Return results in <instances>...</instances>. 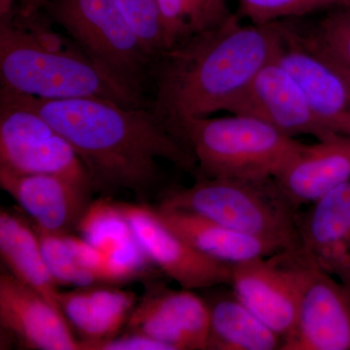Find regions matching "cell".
Returning <instances> with one entry per match:
<instances>
[{"mask_svg":"<svg viewBox=\"0 0 350 350\" xmlns=\"http://www.w3.org/2000/svg\"><path fill=\"white\" fill-rule=\"evenodd\" d=\"M19 94L72 146L89 172L93 192H129L148 204L165 189L160 159L199 176L194 156L151 103L128 107L100 98L44 100Z\"/></svg>","mask_w":350,"mask_h":350,"instance_id":"obj_1","label":"cell"},{"mask_svg":"<svg viewBox=\"0 0 350 350\" xmlns=\"http://www.w3.org/2000/svg\"><path fill=\"white\" fill-rule=\"evenodd\" d=\"M282 44L280 23L243 25L234 14L156 57L152 107L165 122L229 111Z\"/></svg>","mask_w":350,"mask_h":350,"instance_id":"obj_2","label":"cell"},{"mask_svg":"<svg viewBox=\"0 0 350 350\" xmlns=\"http://www.w3.org/2000/svg\"><path fill=\"white\" fill-rule=\"evenodd\" d=\"M159 206L197 214L219 224L266 239L284 250H299V209L273 177H197L189 187H165Z\"/></svg>","mask_w":350,"mask_h":350,"instance_id":"obj_3","label":"cell"},{"mask_svg":"<svg viewBox=\"0 0 350 350\" xmlns=\"http://www.w3.org/2000/svg\"><path fill=\"white\" fill-rule=\"evenodd\" d=\"M165 123L194 156L198 177H275L303 144L250 115L232 113L220 118H185Z\"/></svg>","mask_w":350,"mask_h":350,"instance_id":"obj_4","label":"cell"},{"mask_svg":"<svg viewBox=\"0 0 350 350\" xmlns=\"http://www.w3.org/2000/svg\"><path fill=\"white\" fill-rule=\"evenodd\" d=\"M0 84L44 100L100 98L128 107L150 105L120 86L84 53L39 47L10 17L0 20Z\"/></svg>","mask_w":350,"mask_h":350,"instance_id":"obj_5","label":"cell"},{"mask_svg":"<svg viewBox=\"0 0 350 350\" xmlns=\"http://www.w3.org/2000/svg\"><path fill=\"white\" fill-rule=\"evenodd\" d=\"M43 11L103 72L146 101L155 57L115 0H50Z\"/></svg>","mask_w":350,"mask_h":350,"instance_id":"obj_6","label":"cell"},{"mask_svg":"<svg viewBox=\"0 0 350 350\" xmlns=\"http://www.w3.org/2000/svg\"><path fill=\"white\" fill-rule=\"evenodd\" d=\"M0 172L59 175L93 190L89 172L68 140L19 94L2 88Z\"/></svg>","mask_w":350,"mask_h":350,"instance_id":"obj_7","label":"cell"},{"mask_svg":"<svg viewBox=\"0 0 350 350\" xmlns=\"http://www.w3.org/2000/svg\"><path fill=\"white\" fill-rule=\"evenodd\" d=\"M312 268L300 250H282L232 265L231 286L234 297L284 340Z\"/></svg>","mask_w":350,"mask_h":350,"instance_id":"obj_8","label":"cell"},{"mask_svg":"<svg viewBox=\"0 0 350 350\" xmlns=\"http://www.w3.org/2000/svg\"><path fill=\"white\" fill-rule=\"evenodd\" d=\"M133 236L154 265L187 290L231 285L232 265L202 254L170 229L149 204L118 202Z\"/></svg>","mask_w":350,"mask_h":350,"instance_id":"obj_9","label":"cell"},{"mask_svg":"<svg viewBox=\"0 0 350 350\" xmlns=\"http://www.w3.org/2000/svg\"><path fill=\"white\" fill-rule=\"evenodd\" d=\"M209 317L208 304L192 290L151 282L125 327L126 331L155 338L172 350H206Z\"/></svg>","mask_w":350,"mask_h":350,"instance_id":"obj_10","label":"cell"},{"mask_svg":"<svg viewBox=\"0 0 350 350\" xmlns=\"http://www.w3.org/2000/svg\"><path fill=\"white\" fill-rule=\"evenodd\" d=\"M275 59L300 85L313 114L333 135L350 137V84L330 61L306 46L288 21Z\"/></svg>","mask_w":350,"mask_h":350,"instance_id":"obj_11","label":"cell"},{"mask_svg":"<svg viewBox=\"0 0 350 350\" xmlns=\"http://www.w3.org/2000/svg\"><path fill=\"white\" fill-rule=\"evenodd\" d=\"M282 350H350V288L312 266Z\"/></svg>","mask_w":350,"mask_h":350,"instance_id":"obj_12","label":"cell"},{"mask_svg":"<svg viewBox=\"0 0 350 350\" xmlns=\"http://www.w3.org/2000/svg\"><path fill=\"white\" fill-rule=\"evenodd\" d=\"M229 112L256 117L290 137H336L319 123L300 85L276 59L258 72Z\"/></svg>","mask_w":350,"mask_h":350,"instance_id":"obj_13","label":"cell"},{"mask_svg":"<svg viewBox=\"0 0 350 350\" xmlns=\"http://www.w3.org/2000/svg\"><path fill=\"white\" fill-rule=\"evenodd\" d=\"M64 313L9 271L0 275L2 331L29 349L85 350Z\"/></svg>","mask_w":350,"mask_h":350,"instance_id":"obj_14","label":"cell"},{"mask_svg":"<svg viewBox=\"0 0 350 350\" xmlns=\"http://www.w3.org/2000/svg\"><path fill=\"white\" fill-rule=\"evenodd\" d=\"M297 228L306 261L350 288V180L299 211Z\"/></svg>","mask_w":350,"mask_h":350,"instance_id":"obj_15","label":"cell"},{"mask_svg":"<svg viewBox=\"0 0 350 350\" xmlns=\"http://www.w3.org/2000/svg\"><path fill=\"white\" fill-rule=\"evenodd\" d=\"M0 185L31 216L34 227L55 234L77 229L92 204V188L59 175L0 172Z\"/></svg>","mask_w":350,"mask_h":350,"instance_id":"obj_16","label":"cell"},{"mask_svg":"<svg viewBox=\"0 0 350 350\" xmlns=\"http://www.w3.org/2000/svg\"><path fill=\"white\" fill-rule=\"evenodd\" d=\"M273 178L296 208L310 206L350 180V137L301 144Z\"/></svg>","mask_w":350,"mask_h":350,"instance_id":"obj_17","label":"cell"},{"mask_svg":"<svg viewBox=\"0 0 350 350\" xmlns=\"http://www.w3.org/2000/svg\"><path fill=\"white\" fill-rule=\"evenodd\" d=\"M161 220L202 254L236 265L284 250L271 241L234 231L197 214L154 206Z\"/></svg>","mask_w":350,"mask_h":350,"instance_id":"obj_18","label":"cell"},{"mask_svg":"<svg viewBox=\"0 0 350 350\" xmlns=\"http://www.w3.org/2000/svg\"><path fill=\"white\" fill-rule=\"evenodd\" d=\"M59 305L82 342L91 344L116 337L126 326L137 300L131 291L91 285L59 292Z\"/></svg>","mask_w":350,"mask_h":350,"instance_id":"obj_19","label":"cell"},{"mask_svg":"<svg viewBox=\"0 0 350 350\" xmlns=\"http://www.w3.org/2000/svg\"><path fill=\"white\" fill-rule=\"evenodd\" d=\"M0 256L16 278L63 312L57 284L46 264L38 232L24 219L4 208L0 211Z\"/></svg>","mask_w":350,"mask_h":350,"instance_id":"obj_20","label":"cell"},{"mask_svg":"<svg viewBox=\"0 0 350 350\" xmlns=\"http://www.w3.org/2000/svg\"><path fill=\"white\" fill-rule=\"evenodd\" d=\"M208 306L207 350H282V338L234 295Z\"/></svg>","mask_w":350,"mask_h":350,"instance_id":"obj_21","label":"cell"},{"mask_svg":"<svg viewBox=\"0 0 350 350\" xmlns=\"http://www.w3.org/2000/svg\"><path fill=\"white\" fill-rule=\"evenodd\" d=\"M167 49L225 24L234 15L227 0H157Z\"/></svg>","mask_w":350,"mask_h":350,"instance_id":"obj_22","label":"cell"},{"mask_svg":"<svg viewBox=\"0 0 350 350\" xmlns=\"http://www.w3.org/2000/svg\"><path fill=\"white\" fill-rule=\"evenodd\" d=\"M288 23L310 49L350 69V6L327 11L310 27H301L295 20Z\"/></svg>","mask_w":350,"mask_h":350,"instance_id":"obj_23","label":"cell"},{"mask_svg":"<svg viewBox=\"0 0 350 350\" xmlns=\"http://www.w3.org/2000/svg\"><path fill=\"white\" fill-rule=\"evenodd\" d=\"M77 230L85 241L98 248L103 255L135 238L117 204H109L105 200L90 204Z\"/></svg>","mask_w":350,"mask_h":350,"instance_id":"obj_24","label":"cell"},{"mask_svg":"<svg viewBox=\"0 0 350 350\" xmlns=\"http://www.w3.org/2000/svg\"><path fill=\"white\" fill-rule=\"evenodd\" d=\"M239 12L250 24L299 20L310 14L350 6V0H238Z\"/></svg>","mask_w":350,"mask_h":350,"instance_id":"obj_25","label":"cell"},{"mask_svg":"<svg viewBox=\"0 0 350 350\" xmlns=\"http://www.w3.org/2000/svg\"><path fill=\"white\" fill-rule=\"evenodd\" d=\"M40 239L44 258L57 285L85 287L98 284L96 275L83 268L68 239V234H55L34 227Z\"/></svg>","mask_w":350,"mask_h":350,"instance_id":"obj_26","label":"cell"},{"mask_svg":"<svg viewBox=\"0 0 350 350\" xmlns=\"http://www.w3.org/2000/svg\"><path fill=\"white\" fill-rule=\"evenodd\" d=\"M154 57L167 50L157 0H115Z\"/></svg>","mask_w":350,"mask_h":350,"instance_id":"obj_27","label":"cell"},{"mask_svg":"<svg viewBox=\"0 0 350 350\" xmlns=\"http://www.w3.org/2000/svg\"><path fill=\"white\" fill-rule=\"evenodd\" d=\"M14 24L23 29L39 47L51 53L83 52L75 41L64 36L52 27L49 18L40 11L29 18H19L11 15ZM84 53V52H83ZM85 54V53H84Z\"/></svg>","mask_w":350,"mask_h":350,"instance_id":"obj_28","label":"cell"},{"mask_svg":"<svg viewBox=\"0 0 350 350\" xmlns=\"http://www.w3.org/2000/svg\"><path fill=\"white\" fill-rule=\"evenodd\" d=\"M84 347L85 350H172L167 345L155 338L129 331L118 338L91 344L84 342Z\"/></svg>","mask_w":350,"mask_h":350,"instance_id":"obj_29","label":"cell"},{"mask_svg":"<svg viewBox=\"0 0 350 350\" xmlns=\"http://www.w3.org/2000/svg\"><path fill=\"white\" fill-rule=\"evenodd\" d=\"M50 0H18L17 6L12 14L19 18H29L43 10Z\"/></svg>","mask_w":350,"mask_h":350,"instance_id":"obj_30","label":"cell"},{"mask_svg":"<svg viewBox=\"0 0 350 350\" xmlns=\"http://www.w3.org/2000/svg\"><path fill=\"white\" fill-rule=\"evenodd\" d=\"M18 0H0V20L10 17L16 8Z\"/></svg>","mask_w":350,"mask_h":350,"instance_id":"obj_31","label":"cell"},{"mask_svg":"<svg viewBox=\"0 0 350 350\" xmlns=\"http://www.w3.org/2000/svg\"><path fill=\"white\" fill-rule=\"evenodd\" d=\"M322 56V55H321ZM324 57V56H323ZM327 59V57H326ZM328 59V61H330L332 64H334V66H336V68L338 69V71H340V73H342V75L344 76L345 79H347V81L350 84V69L345 68V66H342L340 64L336 63V62L332 61V59Z\"/></svg>","mask_w":350,"mask_h":350,"instance_id":"obj_32","label":"cell"}]
</instances>
